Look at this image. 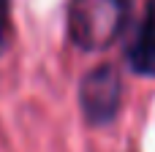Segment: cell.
I'll list each match as a JSON object with an SVG mask.
<instances>
[{"mask_svg":"<svg viewBox=\"0 0 155 152\" xmlns=\"http://www.w3.org/2000/svg\"><path fill=\"white\" fill-rule=\"evenodd\" d=\"M128 0H74L68 11L71 41L82 49H106L125 27Z\"/></svg>","mask_w":155,"mask_h":152,"instance_id":"cell-1","label":"cell"},{"mask_svg":"<svg viewBox=\"0 0 155 152\" xmlns=\"http://www.w3.org/2000/svg\"><path fill=\"white\" fill-rule=\"evenodd\" d=\"M120 101H123V82H120L117 68L98 65L82 79L79 103H82V112H84L87 122H93V125L112 122L117 117Z\"/></svg>","mask_w":155,"mask_h":152,"instance_id":"cell-2","label":"cell"},{"mask_svg":"<svg viewBox=\"0 0 155 152\" xmlns=\"http://www.w3.org/2000/svg\"><path fill=\"white\" fill-rule=\"evenodd\" d=\"M128 65L142 76H155V0H147L139 30L128 46Z\"/></svg>","mask_w":155,"mask_h":152,"instance_id":"cell-3","label":"cell"},{"mask_svg":"<svg viewBox=\"0 0 155 152\" xmlns=\"http://www.w3.org/2000/svg\"><path fill=\"white\" fill-rule=\"evenodd\" d=\"M8 41V0H0V49Z\"/></svg>","mask_w":155,"mask_h":152,"instance_id":"cell-4","label":"cell"}]
</instances>
